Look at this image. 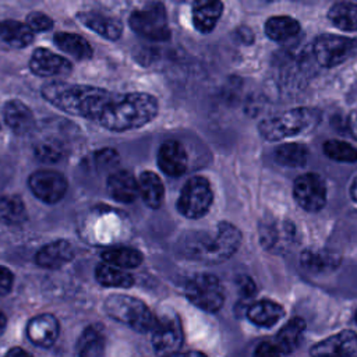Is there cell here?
<instances>
[{
	"label": "cell",
	"mask_w": 357,
	"mask_h": 357,
	"mask_svg": "<svg viewBox=\"0 0 357 357\" xmlns=\"http://www.w3.org/2000/svg\"><path fill=\"white\" fill-rule=\"evenodd\" d=\"M225 10L222 0H192L191 21L199 33H209L218 25Z\"/></svg>",
	"instance_id": "ac0fdd59"
},
{
	"label": "cell",
	"mask_w": 357,
	"mask_h": 357,
	"mask_svg": "<svg viewBox=\"0 0 357 357\" xmlns=\"http://www.w3.org/2000/svg\"><path fill=\"white\" fill-rule=\"evenodd\" d=\"M128 25L138 36L152 42H165L172 36L167 10L160 0H149L134 8Z\"/></svg>",
	"instance_id": "8992f818"
},
{
	"label": "cell",
	"mask_w": 357,
	"mask_h": 357,
	"mask_svg": "<svg viewBox=\"0 0 357 357\" xmlns=\"http://www.w3.org/2000/svg\"><path fill=\"white\" fill-rule=\"evenodd\" d=\"M356 319H357V312H356Z\"/></svg>",
	"instance_id": "bcb514c9"
},
{
	"label": "cell",
	"mask_w": 357,
	"mask_h": 357,
	"mask_svg": "<svg viewBox=\"0 0 357 357\" xmlns=\"http://www.w3.org/2000/svg\"><path fill=\"white\" fill-rule=\"evenodd\" d=\"M60 333V325L54 315L52 314H39L28 321L26 336L28 339L43 349L53 346Z\"/></svg>",
	"instance_id": "2e32d148"
},
{
	"label": "cell",
	"mask_w": 357,
	"mask_h": 357,
	"mask_svg": "<svg viewBox=\"0 0 357 357\" xmlns=\"http://www.w3.org/2000/svg\"><path fill=\"white\" fill-rule=\"evenodd\" d=\"M328 18L337 29L344 32L357 31V3L339 0L328 11Z\"/></svg>",
	"instance_id": "484cf974"
},
{
	"label": "cell",
	"mask_w": 357,
	"mask_h": 357,
	"mask_svg": "<svg viewBox=\"0 0 357 357\" xmlns=\"http://www.w3.org/2000/svg\"><path fill=\"white\" fill-rule=\"evenodd\" d=\"M350 195L353 198L354 202H357V177L353 180L351 183V187H350Z\"/></svg>",
	"instance_id": "7bdbcfd3"
},
{
	"label": "cell",
	"mask_w": 357,
	"mask_h": 357,
	"mask_svg": "<svg viewBox=\"0 0 357 357\" xmlns=\"http://www.w3.org/2000/svg\"><path fill=\"white\" fill-rule=\"evenodd\" d=\"M356 47V40L347 36L324 33L317 36L312 45L315 60L324 67H335L350 57Z\"/></svg>",
	"instance_id": "30bf717a"
},
{
	"label": "cell",
	"mask_w": 357,
	"mask_h": 357,
	"mask_svg": "<svg viewBox=\"0 0 357 357\" xmlns=\"http://www.w3.org/2000/svg\"><path fill=\"white\" fill-rule=\"evenodd\" d=\"M283 315H284L283 307L272 300H259L251 304L247 310V318L252 324L264 328L273 326L276 322L282 319Z\"/></svg>",
	"instance_id": "d4e9b609"
},
{
	"label": "cell",
	"mask_w": 357,
	"mask_h": 357,
	"mask_svg": "<svg viewBox=\"0 0 357 357\" xmlns=\"http://www.w3.org/2000/svg\"><path fill=\"white\" fill-rule=\"evenodd\" d=\"M184 294L191 304L206 311L216 312L225 303V291L219 279L211 273H198L187 280Z\"/></svg>",
	"instance_id": "52a82bcc"
},
{
	"label": "cell",
	"mask_w": 357,
	"mask_h": 357,
	"mask_svg": "<svg viewBox=\"0 0 357 357\" xmlns=\"http://www.w3.org/2000/svg\"><path fill=\"white\" fill-rule=\"evenodd\" d=\"M319 119L321 114L317 109L297 107L262 120L258 130L265 139L279 141L312 130Z\"/></svg>",
	"instance_id": "5b68a950"
},
{
	"label": "cell",
	"mask_w": 357,
	"mask_h": 357,
	"mask_svg": "<svg viewBox=\"0 0 357 357\" xmlns=\"http://www.w3.org/2000/svg\"><path fill=\"white\" fill-rule=\"evenodd\" d=\"M54 45L66 54L75 60H88L93 54L91 43L81 35L67 31H60L53 35Z\"/></svg>",
	"instance_id": "603a6c76"
},
{
	"label": "cell",
	"mask_w": 357,
	"mask_h": 357,
	"mask_svg": "<svg viewBox=\"0 0 357 357\" xmlns=\"http://www.w3.org/2000/svg\"><path fill=\"white\" fill-rule=\"evenodd\" d=\"M159 110L153 95L145 92H113L96 123L109 131L123 132L151 123Z\"/></svg>",
	"instance_id": "6da1fadb"
},
{
	"label": "cell",
	"mask_w": 357,
	"mask_h": 357,
	"mask_svg": "<svg viewBox=\"0 0 357 357\" xmlns=\"http://www.w3.org/2000/svg\"><path fill=\"white\" fill-rule=\"evenodd\" d=\"M14 284V273L7 268L0 265V297L10 293Z\"/></svg>",
	"instance_id": "ab89813d"
},
{
	"label": "cell",
	"mask_w": 357,
	"mask_h": 357,
	"mask_svg": "<svg viewBox=\"0 0 357 357\" xmlns=\"http://www.w3.org/2000/svg\"><path fill=\"white\" fill-rule=\"evenodd\" d=\"M305 329V322L304 319L296 317L291 318L276 335L275 340L279 343V346L283 349L284 354L291 353L296 350L303 339V333Z\"/></svg>",
	"instance_id": "1f68e13d"
},
{
	"label": "cell",
	"mask_w": 357,
	"mask_h": 357,
	"mask_svg": "<svg viewBox=\"0 0 357 357\" xmlns=\"http://www.w3.org/2000/svg\"><path fill=\"white\" fill-rule=\"evenodd\" d=\"M300 24L289 15H273L265 21V35L275 42H284L300 32Z\"/></svg>",
	"instance_id": "83f0119b"
},
{
	"label": "cell",
	"mask_w": 357,
	"mask_h": 357,
	"mask_svg": "<svg viewBox=\"0 0 357 357\" xmlns=\"http://www.w3.org/2000/svg\"><path fill=\"white\" fill-rule=\"evenodd\" d=\"M158 166L170 177L183 176L187 170V153L184 146L176 139L165 141L158 151Z\"/></svg>",
	"instance_id": "e0dca14e"
},
{
	"label": "cell",
	"mask_w": 357,
	"mask_h": 357,
	"mask_svg": "<svg viewBox=\"0 0 357 357\" xmlns=\"http://www.w3.org/2000/svg\"><path fill=\"white\" fill-rule=\"evenodd\" d=\"M29 68L39 77H57L68 74L73 70V64L68 59L46 47H38L31 54Z\"/></svg>",
	"instance_id": "5bb4252c"
},
{
	"label": "cell",
	"mask_w": 357,
	"mask_h": 357,
	"mask_svg": "<svg viewBox=\"0 0 357 357\" xmlns=\"http://www.w3.org/2000/svg\"><path fill=\"white\" fill-rule=\"evenodd\" d=\"M106 185L110 197L121 204H131L139 195L138 178L127 170H117L112 173Z\"/></svg>",
	"instance_id": "7402d4cb"
},
{
	"label": "cell",
	"mask_w": 357,
	"mask_h": 357,
	"mask_svg": "<svg viewBox=\"0 0 357 357\" xmlns=\"http://www.w3.org/2000/svg\"><path fill=\"white\" fill-rule=\"evenodd\" d=\"M213 192L205 177L195 176L185 181L177 199L178 212L188 219L205 216L212 205Z\"/></svg>",
	"instance_id": "ba28073f"
},
{
	"label": "cell",
	"mask_w": 357,
	"mask_h": 357,
	"mask_svg": "<svg viewBox=\"0 0 357 357\" xmlns=\"http://www.w3.org/2000/svg\"><path fill=\"white\" fill-rule=\"evenodd\" d=\"M113 92L79 84L54 81L43 85V98L61 112L96 121Z\"/></svg>",
	"instance_id": "3957f363"
},
{
	"label": "cell",
	"mask_w": 357,
	"mask_h": 357,
	"mask_svg": "<svg viewBox=\"0 0 357 357\" xmlns=\"http://www.w3.org/2000/svg\"><path fill=\"white\" fill-rule=\"evenodd\" d=\"M296 202L307 212H318L326 204V185L315 173L298 176L293 184Z\"/></svg>",
	"instance_id": "8fae6325"
},
{
	"label": "cell",
	"mask_w": 357,
	"mask_h": 357,
	"mask_svg": "<svg viewBox=\"0 0 357 357\" xmlns=\"http://www.w3.org/2000/svg\"><path fill=\"white\" fill-rule=\"evenodd\" d=\"M3 119L13 132L25 135L35 127V117L32 110L18 99H11L3 106Z\"/></svg>",
	"instance_id": "44dd1931"
},
{
	"label": "cell",
	"mask_w": 357,
	"mask_h": 357,
	"mask_svg": "<svg viewBox=\"0 0 357 357\" xmlns=\"http://www.w3.org/2000/svg\"><path fill=\"white\" fill-rule=\"evenodd\" d=\"M95 278L105 287L128 289L134 284V278L127 272V269L114 266L105 261L96 266Z\"/></svg>",
	"instance_id": "f1b7e54d"
},
{
	"label": "cell",
	"mask_w": 357,
	"mask_h": 357,
	"mask_svg": "<svg viewBox=\"0 0 357 357\" xmlns=\"http://www.w3.org/2000/svg\"><path fill=\"white\" fill-rule=\"evenodd\" d=\"M25 22L33 32H47L53 28L54 21L50 15L42 11H31L25 17Z\"/></svg>",
	"instance_id": "8d00e7d4"
},
{
	"label": "cell",
	"mask_w": 357,
	"mask_h": 357,
	"mask_svg": "<svg viewBox=\"0 0 357 357\" xmlns=\"http://www.w3.org/2000/svg\"><path fill=\"white\" fill-rule=\"evenodd\" d=\"M35 151H36L38 159H40L42 162H46V163L57 162L63 155L60 144H56V142H46V144L36 145Z\"/></svg>",
	"instance_id": "74e56055"
},
{
	"label": "cell",
	"mask_w": 357,
	"mask_h": 357,
	"mask_svg": "<svg viewBox=\"0 0 357 357\" xmlns=\"http://www.w3.org/2000/svg\"><path fill=\"white\" fill-rule=\"evenodd\" d=\"M151 335L155 350L162 354H174L183 343V329L176 314L158 317V322Z\"/></svg>",
	"instance_id": "4fadbf2b"
},
{
	"label": "cell",
	"mask_w": 357,
	"mask_h": 357,
	"mask_svg": "<svg viewBox=\"0 0 357 357\" xmlns=\"http://www.w3.org/2000/svg\"><path fill=\"white\" fill-rule=\"evenodd\" d=\"M353 130H354V134H356V137H357V114H356V117H354V120H353Z\"/></svg>",
	"instance_id": "f6af8a7d"
},
{
	"label": "cell",
	"mask_w": 357,
	"mask_h": 357,
	"mask_svg": "<svg viewBox=\"0 0 357 357\" xmlns=\"http://www.w3.org/2000/svg\"><path fill=\"white\" fill-rule=\"evenodd\" d=\"M138 188L142 201L149 208H159L163 202L165 187L159 176L151 170H145L138 177Z\"/></svg>",
	"instance_id": "4316f807"
},
{
	"label": "cell",
	"mask_w": 357,
	"mask_h": 357,
	"mask_svg": "<svg viewBox=\"0 0 357 357\" xmlns=\"http://www.w3.org/2000/svg\"><path fill=\"white\" fill-rule=\"evenodd\" d=\"M310 152L307 146L300 144H283L273 152L275 160L282 166L301 167L307 163Z\"/></svg>",
	"instance_id": "836d02e7"
},
{
	"label": "cell",
	"mask_w": 357,
	"mask_h": 357,
	"mask_svg": "<svg viewBox=\"0 0 357 357\" xmlns=\"http://www.w3.org/2000/svg\"><path fill=\"white\" fill-rule=\"evenodd\" d=\"M102 259L123 269H132L142 264V254L131 247H113L103 251Z\"/></svg>",
	"instance_id": "d6a6232c"
},
{
	"label": "cell",
	"mask_w": 357,
	"mask_h": 357,
	"mask_svg": "<svg viewBox=\"0 0 357 357\" xmlns=\"http://www.w3.org/2000/svg\"><path fill=\"white\" fill-rule=\"evenodd\" d=\"M77 20L89 31L107 40L120 39L124 31L123 22L119 18L96 10L79 11L77 13Z\"/></svg>",
	"instance_id": "9a60e30c"
},
{
	"label": "cell",
	"mask_w": 357,
	"mask_h": 357,
	"mask_svg": "<svg viewBox=\"0 0 357 357\" xmlns=\"http://www.w3.org/2000/svg\"><path fill=\"white\" fill-rule=\"evenodd\" d=\"M240 243V230L229 222H220L213 229L185 234L180 250L187 259L202 264H220L238 250Z\"/></svg>",
	"instance_id": "7a4b0ae2"
},
{
	"label": "cell",
	"mask_w": 357,
	"mask_h": 357,
	"mask_svg": "<svg viewBox=\"0 0 357 357\" xmlns=\"http://www.w3.org/2000/svg\"><path fill=\"white\" fill-rule=\"evenodd\" d=\"M105 350V335L99 325H89L77 342V354L82 357L102 356Z\"/></svg>",
	"instance_id": "f546056e"
},
{
	"label": "cell",
	"mask_w": 357,
	"mask_h": 357,
	"mask_svg": "<svg viewBox=\"0 0 357 357\" xmlns=\"http://www.w3.org/2000/svg\"><path fill=\"white\" fill-rule=\"evenodd\" d=\"M75 255L74 247L67 240H56L45 244L35 254V262L45 269H59Z\"/></svg>",
	"instance_id": "d6986e66"
},
{
	"label": "cell",
	"mask_w": 357,
	"mask_h": 357,
	"mask_svg": "<svg viewBox=\"0 0 357 357\" xmlns=\"http://www.w3.org/2000/svg\"><path fill=\"white\" fill-rule=\"evenodd\" d=\"M105 310L114 321L141 333H151L158 322V317L142 300L128 294H110L105 300Z\"/></svg>",
	"instance_id": "277c9868"
},
{
	"label": "cell",
	"mask_w": 357,
	"mask_h": 357,
	"mask_svg": "<svg viewBox=\"0 0 357 357\" xmlns=\"http://www.w3.org/2000/svg\"><path fill=\"white\" fill-rule=\"evenodd\" d=\"M312 356H356L357 354V335L353 331H342L319 343L311 350Z\"/></svg>",
	"instance_id": "ffe728a7"
},
{
	"label": "cell",
	"mask_w": 357,
	"mask_h": 357,
	"mask_svg": "<svg viewBox=\"0 0 357 357\" xmlns=\"http://www.w3.org/2000/svg\"><path fill=\"white\" fill-rule=\"evenodd\" d=\"M237 287L243 297H251L255 293V283L248 276H238L237 278Z\"/></svg>",
	"instance_id": "60d3db41"
},
{
	"label": "cell",
	"mask_w": 357,
	"mask_h": 357,
	"mask_svg": "<svg viewBox=\"0 0 357 357\" xmlns=\"http://www.w3.org/2000/svg\"><path fill=\"white\" fill-rule=\"evenodd\" d=\"M301 264L312 272H324L335 269L339 264V257L328 251H305L301 257Z\"/></svg>",
	"instance_id": "e575fe53"
},
{
	"label": "cell",
	"mask_w": 357,
	"mask_h": 357,
	"mask_svg": "<svg viewBox=\"0 0 357 357\" xmlns=\"http://www.w3.org/2000/svg\"><path fill=\"white\" fill-rule=\"evenodd\" d=\"M6 328H7V318H6V315L0 311V336L4 333Z\"/></svg>",
	"instance_id": "ee69618b"
},
{
	"label": "cell",
	"mask_w": 357,
	"mask_h": 357,
	"mask_svg": "<svg viewBox=\"0 0 357 357\" xmlns=\"http://www.w3.org/2000/svg\"><path fill=\"white\" fill-rule=\"evenodd\" d=\"M294 1H296V0H294Z\"/></svg>",
	"instance_id": "7dc6e473"
},
{
	"label": "cell",
	"mask_w": 357,
	"mask_h": 357,
	"mask_svg": "<svg viewBox=\"0 0 357 357\" xmlns=\"http://www.w3.org/2000/svg\"><path fill=\"white\" fill-rule=\"evenodd\" d=\"M35 32L24 21L17 20H1L0 21V40L6 45L22 49L32 43Z\"/></svg>",
	"instance_id": "cb8c5ba5"
},
{
	"label": "cell",
	"mask_w": 357,
	"mask_h": 357,
	"mask_svg": "<svg viewBox=\"0 0 357 357\" xmlns=\"http://www.w3.org/2000/svg\"><path fill=\"white\" fill-rule=\"evenodd\" d=\"M255 356H259V357H279V356H284V351L275 339H269V340L261 342L258 344V347L255 349Z\"/></svg>",
	"instance_id": "f35d334b"
},
{
	"label": "cell",
	"mask_w": 357,
	"mask_h": 357,
	"mask_svg": "<svg viewBox=\"0 0 357 357\" xmlns=\"http://www.w3.org/2000/svg\"><path fill=\"white\" fill-rule=\"evenodd\" d=\"M324 153L336 162H357V148L353 145L339 141V139H329L324 144Z\"/></svg>",
	"instance_id": "d590c367"
},
{
	"label": "cell",
	"mask_w": 357,
	"mask_h": 357,
	"mask_svg": "<svg viewBox=\"0 0 357 357\" xmlns=\"http://www.w3.org/2000/svg\"><path fill=\"white\" fill-rule=\"evenodd\" d=\"M28 218L25 204L18 195L0 197V223L7 226H20Z\"/></svg>",
	"instance_id": "4dcf8cb0"
},
{
	"label": "cell",
	"mask_w": 357,
	"mask_h": 357,
	"mask_svg": "<svg viewBox=\"0 0 357 357\" xmlns=\"http://www.w3.org/2000/svg\"><path fill=\"white\" fill-rule=\"evenodd\" d=\"M7 356H31V353L20 349V347H14L7 351Z\"/></svg>",
	"instance_id": "b9f144b4"
},
{
	"label": "cell",
	"mask_w": 357,
	"mask_h": 357,
	"mask_svg": "<svg viewBox=\"0 0 357 357\" xmlns=\"http://www.w3.org/2000/svg\"><path fill=\"white\" fill-rule=\"evenodd\" d=\"M32 194L45 204L59 202L67 191L66 177L56 170H36L28 178Z\"/></svg>",
	"instance_id": "7c38bea8"
},
{
	"label": "cell",
	"mask_w": 357,
	"mask_h": 357,
	"mask_svg": "<svg viewBox=\"0 0 357 357\" xmlns=\"http://www.w3.org/2000/svg\"><path fill=\"white\" fill-rule=\"evenodd\" d=\"M258 233L262 247L272 254L289 252L294 247L297 238L294 225L282 218L266 216L259 223Z\"/></svg>",
	"instance_id": "9c48e42d"
}]
</instances>
